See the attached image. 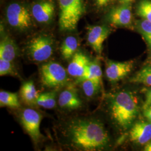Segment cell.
Listing matches in <instances>:
<instances>
[{
	"mask_svg": "<svg viewBox=\"0 0 151 151\" xmlns=\"http://www.w3.org/2000/svg\"><path fill=\"white\" fill-rule=\"evenodd\" d=\"M60 139L73 150L100 151L110 143V137L104 124L99 119L80 116L67 120L60 130Z\"/></svg>",
	"mask_w": 151,
	"mask_h": 151,
	"instance_id": "cell-1",
	"label": "cell"
},
{
	"mask_svg": "<svg viewBox=\"0 0 151 151\" xmlns=\"http://www.w3.org/2000/svg\"><path fill=\"white\" fill-rule=\"evenodd\" d=\"M108 108L114 123L123 130L131 128L139 113L138 99L128 90L111 94L108 99Z\"/></svg>",
	"mask_w": 151,
	"mask_h": 151,
	"instance_id": "cell-2",
	"label": "cell"
},
{
	"mask_svg": "<svg viewBox=\"0 0 151 151\" xmlns=\"http://www.w3.org/2000/svg\"><path fill=\"white\" fill-rule=\"evenodd\" d=\"M58 2L60 30H75L84 12L83 0H58Z\"/></svg>",
	"mask_w": 151,
	"mask_h": 151,
	"instance_id": "cell-3",
	"label": "cell"
},
{
	"mask_svg": "<svg viewBox=\"0 0 151 151\" xmlns=\"http://www.w3.org/2000/svg\"><path fill=\"white\" fill-rule=\"evenodd\" d=\"M67 71L55 62H49L42 65L40 68V80L44 86L48 88H58L68 83Z\"/></svg>",
	"mask_w": 151,
	"mask_h": 151,
	"instance_id": "cell-4",
	"label": "cell"
},
{
	"mask_svg": "<svg viewBox=\"0 0 151 151\" xmlns=\"http://www.w3.org/2000/svg\"><path fill=\"white\" fill-rule=\"evenodd\" d=\"M30 59L37 62L46 61L53 53V41L48 35H41L32 39L27 47Z\"/></svg>",
	"mask_w": 151,
	"mask_h": 151,
	"instance_id": "cell-5",
	"label": "cell"
},
{
	"mask_svg": "<svg viewBox=\"0 0 151 151\" xmlns=\"http://www.w3.org/2000/svg\"><path fill=\"white\" fill-rule=\"evenodd\" d=\"M42 118L40 114L32 108L23 109L19 115L23 128L35 143H38L42 137L40 130Z\"/></svg>",
	"mask_w": 151,
	"mask_h": 151,
	"instance_id": "cell-6",
	"label": "cell"
},
{
	"mask_svg": "<svg viewBox=\"0 0 151 151\" xmlns=\"http://www.w3.org/2000/svg\"><path fill=\"white\" fill-rule=\"evenodd\" d=\"M6 18L11 27L20 30H27L32 25V17L28 10L17 3L11 4L8 6Z\"/></svg>",
	"mask_w": 151,
	"mask_h": 151,
	"instance_id": "cell-7",
	"label": "cell"
},
{
	"mask_svg": "<svg viewBox=\"0 0 151 151\" xmlns=\"http://www.w3.org/2000/svg\"><path fill=\"white\" fill-rule=\"evenodd\" d=\"M58 104L65 111H73L81 108L82 102L74 85L67 84L59 95Z\"/></svg>",
	"mask_w": 151,
	"mask_h": 151,
	"instance_id": "cell-8",
	"label": "cell"
},
{
	"mask_svg": "<svg viewBox=\"0 0 151 151\" xmlns=\"http://www.w3.org/2000/svg\"><path fill=\"white\" fill-rule=\"evenodd\" d=\"M110 32V28L106 25L92 26L88 28L87 42L98 55H101L103 43L108 38Z\"/></svg>",
	"mask_w": 151,
	"mask_h": 151,
	"instance_id": "cell-9",
	"label": "cell"
},
{
	"mask_svg": "<svg viewBox=\"0 0 151 151\" xmlns=\"http://www.w3.org/2000/svg\"><path fill=\"white\" fill-rule=\"evenodd\" d=\"M131 4H120L113 7L107 15V20L111 24L118 27H128L132 23Z\"/></svg>",
	"mask_w": 151,
	"mask_h": 151,
	"instance_id": "cell-10",
	"label": "cell"
},
{
	"mask_svg": "<svg viewBox=\"0 0 151 151\" xmlns=\"http://www.w3.org/2000/svg\"><path fill=\"white\" fill-rule=\"evenodd\" d=\"M133 67L132 60L126 62H115L109 60L106 65L105 74L108 80L116 82L128 75Z\"/></svg>",
	"mask_w": 151,
	"mask_h": 151,
	"instance_id": "cell-11",
	"label": "cell"
},
{
	"mask_svg": "<svg viewBox=\"0 0 151 151\" xmlns=\"http://www.w3.org/2000/svg\"><path fill=\"white\" fill-rule=\"evenodd\" d=\"M129 138L135 144L146 145L151 140V123L143 120L134 123L130 128Z\"/></svg>",
	"mask_w": 151,
	"mask_h": 151,
	"instance_id": "cell-12",
	"label": "cell"
},
{
	"mask_svg": "<svg viewBox=\"0 0 151 151\" xmlns=\"http://www.w3.org/2000/svg\"><path fill=\"white\" fill-rule=\"evenodd\" d=\"M54 4L50 1H42L32 6V12L34 19L40 23H49L54 16Z\"/></svg>",
	"mask_w": 151,
	"mask_h": 151,
	"instance_id": "cell-13",
	"label": "cell"
},
{
	"mask_svg": "<svg viewBox=\"0 0 151 151\" xmlns=\"http://www.w3.org/2000/svg\"><path fill=\"white\" fill-rule=\"evenodd\" d=\"M90 62L91 60L87 55L77 52L72 57L67 71L70 75L78 78L83 75Z\"/></svg>",
	"mask_w": 151,
	"mask_h": 151,
	"instance_id": "cell-14",
	"label": "cell"
},
{
	"mask_svg": "<svg viewBox=\"0 0 151 151\" xmlns=\"http://www.w3.org/2000/svg\"><path fill=\"white\" fill-rule=\"evenodd\" d=\"M19 54V49L14 41L7 36L1 41L0 59L13 61Z\"/></svg>",
	"mask_w": 151,
	"mask_h": 151,
	"instance_id": "cell-15",
	"label": "cell"
},
{
	"mask_svg": "<svg viewBox=\"0 0 151 151\" xmlns=\"http://www.w3.org/2000/svg\"><path fill=\"white\" fill-rule=\"evenodd\" d=\"M40 93L37 91L32 81L25 82L20 88V96L22 101L28 105L37 104V100Z\"/></svg>",
	"mask_w": 151,
	"mask_h": 151,
	"instance_id": "cell-16",
	"label": "cell"
},
{
	"mask_svg": "<svg viewBox=\"0 0 151 151\" xmlns=\"http://www.w3.org/2000/svg\"><path fill=\"white\" fill-rule=\"evenodd\" d=\"M102 70L100 62L98 60L91 61L87 66L83 75L76 80V83H81L87 79H92L101 82Z\"/></svg>",
	"mask_w": 151,
	"mask_h": 151,
	"instance_id": "cell-17",
	"label": "cell"
},
{
	"mask_svg": "<svg viewBox=\"0 0 151 151\" xmlns=\"http://www.w3.org/2000/svg\"><path fill=\"white\" fill-rule=\"evenodd\" d=\"M78 47L77 39L73 36H69L65 39L62 44L60 52L63 58L65 60L71 59L77 52Z\"/></svg>",
	"mask_w": 151,
	"mask_h": 151,
	"instance_id": "cell-18",
	"label": "cell"
},
{
	"mask_svg": "<svg viewBox=\"0 0 151 151\" xmlns=\"http://www.w3.org/2000/svg\"><path fill=\"white\" fill-rule=\"evenodd\" d=\"M0 104L1 107L7 106L12 109H18L20 107L17 94L5 91L0 92Z\"/></svg>",
	"mask_w": 151,
	"mask_h": 151,
	"instance_id": "cell-19",
	"label": "cell"
},
{
	"mask_svg": "<svg viewBox=\"0 0 151 151\" xmlns=\"http://www.w3.org/2000/svg\"><path fill=\"white\" fill-rule=\"evenodd\" d=\"M56 92L49 91L40 93L37 100V105L41 107L51 109L56 106Z\"/></svg>",
	"mask_w": 151,
	"mask_h": 151,
	"instance_id": "cell-20",
	"label": "cell"
},
{
	"mask_svg": "<svg viewBox=\"0 0 151 151\" xmlns=\"http://www.w3.org/2000/svg\"><path fill=\"white\" fill-rule=\"evenodd\" d=\"M81 87L85 95L88 97H92L100 91L101 82L92 79H87L81 82Z\"/></svg>",
	"mask_w": 151,
	"mask_h": 151,
	"instance_id": "cell-21",
	"label": "cell"
},
{
	"mask_svg": "<svg viewBox=\"0 0 151 151\" xmlns=\"http://www.w3.org/2000/svg\"><path fill=\"white\" fill-rule=\"evenodd\" d=\"M130 82L151 87V66H146L142 68L131 78Z\"/></svg>",
	"mask_w": 151,
	"mask_h": 151,
	"instance_id": "cell-22",
	"label": "cell"
},
{
	"mask_svg": "<svg viewBox=\"0 0 151 151\" xmlns=\"http://www.w3.org/2000/svg\"><path fill=\"white\" fill-rule=\"evenodd\" d=\"M136 27L151 49V22L144 19L140 20L137 22Z\"/></svg>",
	"mask_w": 151,
	"mask_h": 151,
	"instance_id": "cell-23",
	"label": "cell"
},
{
	"mask_svg": "<svg viewBox=\"0 0 151 151\" xmlns=\"http://www.w3.org/2000/svg\"><path fill=\"white\" fill-rule=\"evenodd\" d=\"M137 14L142 19L151 22V0H142L137 7Z\"/></svg>",
	"mask_w": 151,
	"mask_h": 151,
	"instance_id": "cell-24",
	"label": "cell"
},
{
	"mask_svg": "<svg viewBox=\"0 0 151 151\" xmlns=\"http://www.w3.org/2000/svg\"><path fill=\"white\" fill-rule=\"evenodd\" d=\"M17 75V72L12 61L0 59V76Z\"/></svg>",
	"mask_w": 151,
	"mask_h": 151,
	"instance_id": "cell-25",
	"label": "cell"
},
{
	"mask_svg": "<svg viewBox=\"0 0 151 151\" xmlns=\"http://www.w3.org/2000/svg\"><path fill=\"white\" fill-rule=\"evenodd\" d=\"M151 105V88L147 90L146 93V99L143 105V108Z\"/></svg>",
	"mask_w": 151,
	"mask_h": 151,
	"instance_id": "cell-26",
	"label": "cell"
},
{
	"mask_svg": "<svg viewBox=\"0 0 151 151\" xmlns=\"http://www.w3.org/2000/svg\"><path fill=\"white\" fill-rule=\"evenodd\" d=\"M143 115L148 121L151 123V105L143 108Z\"/></svg>",
	"mask_w": 151,
	"mask_h": 151,
	"instance_id": "cell-27",
	"label": "cell"
},
{
	"mask_svg": "<svg viewBox=\"0 0 151 151\" xmlns=\"http://www.w3.org/2000/svg\"><path fill=\"white\" fill-rule=\"evenodd\" d=\"M111 0H95V4L99 7L106 6Z\"/></svg>",
	"mask_w": 151,
	"mask_h": 151,
	"instance_id": "cell-28",
	"label": "cell"
},
{
	"mask_svg": "<svg viewBox=\"0 0 151 151\" xmlns=\"http://www.w3.org/2000/svg\"><path fill=\"white\" fill-rule=\"evenodd\" d=\"M135 0H118L120 4H131Z\"/></svg>",
	"mask_w": 151,
	"mask_h": 151,
	"instance_id": "cell-29",
	"label": "cell"
},
{
	"mask_svg": "<svg viewBox=\"0 0 151 151\" xmlns=\"http://www.w3.org/2000/svg\"><path fill=\"white\" fill-rule=\"evenodd\" d=\"M144 151H151V140H150L146 145H145Z\"/></svg>",
	"mask_w": 151,
	"mask_h": 151,
	"instance_id": "cell-30",
	"label": "cell"
}]
</instances>
